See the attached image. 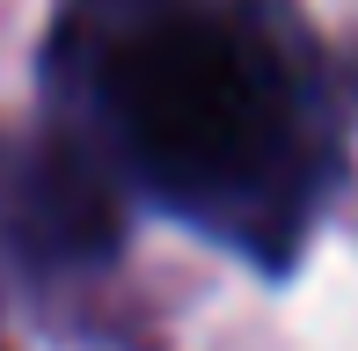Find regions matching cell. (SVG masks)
I'll list each match as a JSON object with an SVG mask.
<instances>
[{"instance_id":"6da1fadb","label":"cell","mask_w":358,"mask_h":351,"mask_svg":"<svg viewBox=\"0 0 358 351\" xmlns=\"http://www.w3.org/2000/svg\"><path fill=\"white\" fill-rule=\"evenodd\" d=\"M66 124L198 234L285 264L329 176V103L285 0H66Z\"/></svg>"},{"instance_id":"7a4b0ae2","label":"cell","mask_w":358,"mask_h":351,"mask_svg":"<svg viewBox=\"0 0 358 351\" xmlns=\"http://www.w3.org/2000/svg\"><path fill=\"white\" fill-rule=\"evenodd\" d=\"M0 249L44 278L95 271L124 249L117 169L66 117L0 139Z\"/></svg>"}]
</instances>
